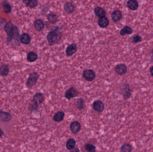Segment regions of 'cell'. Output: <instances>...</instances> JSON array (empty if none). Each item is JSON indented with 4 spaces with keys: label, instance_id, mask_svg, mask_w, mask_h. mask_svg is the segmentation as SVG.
I'll list each match as a JSON object with an SVG mask.
<instances>
[{
    "label": "cell",
    "instance_id": "cell-11",
    "mask_svg": "<svg viewBox=\"0 0 153 152\" xmlns=\"http://www.w3.org/2000/svg\"><path fill=\"white\" fill-rule=\"evenodd\" d=\"M81 124L78 121H74L71 122L70 124V129L71 131L74 134H77L79 132L81 129Z\"/></svg>",
    "mask_w": 153,
    "mask_h": 152
},
{
    "label": "cell",
    "instance_id": "cell-16",
    "mask_svg": "<svg viewBox=\"0 0 153 152\" xmlns=\"http://www.w3.org/2000/svg\"><path fill=\"white\" fill-rule=\"evenodd\" d=\"M65 114L62 111H58L54 115L53 120L56 122L59 123L61 122L65 117Z\"/></svg>",
    "mask_w": 153,
    "mask_h": 152
},
{
    "label": "cell",
    "instance_id": "cell-17",
    "mask_svg": "<svg viewBox=\"0 0 153 152\" xmlns=\"http://www.w3.org/2000/svg\"><path fill=\"white\" fill-rule=\"evenodd\" d=\"M64 10L66 13L70 14L74 11L75 6L74 4L71 2H67L64 5Z\"/></svg>",
    "mask_w": 153,
    "mask_h": 152
},
{
    "label": "cell",
    "instance_id": "cell-18",
    "mask_svg": "<svg viewBox=\"0 0 153 152\" xmlns=\"http://www.w3.org/2000/svg\"><path fill=\"white\" fill-rule=\"evenodd\" d=\"M23 2L27 7L31 9H33L37 7L38 5L37 0H23Z\"/></svg>",
    "mask_w": 153,
    "mask_h": 152
},
{
    "label": "cell",
    "instance_id": "cell-28",
    "mask_svg": "<svg viewBox=\"0 0 153 152\" xmlns=\"http://www.w3.org/2000/svg\"><path fill=\"white\" fill-rule=\"evenodd\" d=\"M133 32V30L131 28L128 26H125L120 31V35L121 36H124L125 35H131Z\"/></svg>",
    "mask_w": 153,
    "mask_h": 152
},
{
    "label": "cell",
    "instance_id": "cell-20",
    "mask_svg": "<svg viewBox=\"0 0 153 152\" xmlns=\"http://www.w3.org/2000/svg\"><path fill=\"white\" fill-rule=\"evenodd\" d=\"M10 71L9 66L6 64H3L0 66V75L5 77L8 75Z\"/></svg>",
    "mask_w": 153,
    "mask_h": 152
},
{
    "label": "cell",
    "instance_id": "cell-19",
    "mask_svg": "<svg viewBox=\"0 0 153 152\" xmlns=\"http://www.w3.org/2000/svg\"><path fill=\"white\" fill-rule=\"evenodd\" d=\"M127 6L131 10H136L138 9L139 5L137 0H129L127 2Z\"/></svg>",
    "mask_w": 153,
    "mask_h": 152
},
{
    "label": "cell",
    "instance_id": "cell-31",
    "mask_svg": "<svg viewBox=\"0 0 153 152\" xmlns=\"http://www.w3.org/2000/svg\"><path fill=\"white\" fill-rule=\"evenodd\" d=\"M142 39L141 37L139 35H135L134 36L133 38V43H139L142 41Z\"/></svg>",
    "mask_w": 153,
    "mask_h": 152
},
{
    "label": "cell",
    "instance_id": "cell-29",
    "mask_svg": "<svg viewBox=\"0 0 153 152\" xmlns=\"http://www.w3.org/2000/svg\"><path fill=\"white\" fill-rule=\"evenodd\" d=\"M2 9L3 11L6 14L11 12V6L10 4L5 1H3L2 2Z\"/></svg>",
    "mask_w": 153,
    "mask_h": 152
},
{
    "label": "cell",
    "instance_id": "cell-25",
    "mask_svg": "<svg viewBox=\"0 0 153 152\" xmlns=\"http://www.w3.org/2000/svg\"><path fill=\"white\" fill-rule=\"evenodd\" d=\"M76 141L73 138H69L66 143V148L69 150H71L75 147Z\"/></svg>",
    "mask_w": 153,
    "mask_h": 152
},
{
    "label": "cell",
    "instance_id": "cell-8",
    "mask_svg": "<svg viewBox=\"0 0 153 152\" xmlns=\"http://www.w3.org/2000/svg\"><path fill=\"white\" fill-rule=\"evenodd\" d=\"M115 73L118 75H124L127 72V67L126 65L124 63H120L115 66L114 68Z\"/></svg>",
    "mask_w": 153,
    "mask_h": 152
},
{
    "label": "cell",
    "instance_id": "cell-24",
    "mask_svg": "<svg viewBox=\"0 0 153 152\" xmlns=\"http://www.w3.org/2000/svg\"><path fill=\"white\" fill-rule=\"evenodd\" d=\"M75 105L76 109L82 110L84 109L85 107V101L82 98H78L75 100Z\"/></svg>",
    "mask_w": 153,
    "mask_h": 152
},
{
    "label": "cell",
    "instance_id": "cell-35",
    "mask_svg": "<svg viewBox=\"0 0 153 152\" xmlns=\"http://www.w3.org/2000/svg\"></svg>",
    "mask_w": 153,
    "mask_h": 152
},
{
    "label": "cell",
    "instance_id": "cell-22",
    "mask_svg": "<svg viewBox=\"0 0 153 152\" xmlns=\"http://www.w3.org/2000/svg\"><path fill=\"white\" fill-rule=\"evenodd\" d=\"M94 12L96 16L100 18L105 17L106 15L105 10L101 7H96L94 9Z\"/></svg>",
    "mask_w": 153,
    "mask_h": 152
},
{
    "label": "cell",
    "instance_id": "cell-7",
    "mask_svg": "<svg viewBox=\"0 0 153 152\" xmlns=\"http://www.w3.org/2000/svg\"><path fill=\"white\" fill-rule=\"evenodd\" d=\"M79 94V92L74 87H71L67 90L65 93V98L68 100H70L72 98L78 96Z\"/></svg>",
    "mask_w": 153,
    "mask_h": 152
},
{
    "label": "cell",
    "instance_id": "cell-12",
    "mask_svg": "<svg viewBox=\"0 0 153 152\" xmlns=\"http://www.w3.org/2000/svg\"><path fill=\"white\" fill-rule=\"evenodd\" d=\"M12 118V115L10 113L0 111V121L3 122L10 121Z\"/></svg>",
    "mask_w": 153,
    "mask_h": 152
},
{
    "label": "cell",
    "instance_id": "cell-23",
    "mask_svg": "<svg viewBox=\"0 0 153 152\" xmlns=\"http://www.w3.org/2000/svg\"><path fill=\"white\" fill-rule=\"evenodd\" d=\"M27 60L30 62H35L38 58L37 54L33 52H30L27 54Z\"/></svg>",
    "mask_w": 153,
    "mask_h": 152
},
{
    "label": "cell",
    "instance_id": "cell-26",
    "mask_svg": "<svg viewBox=\"0 0 153 152\" xmlns=\"http://www.w3.org/2000/svg\"><path fill=\"white\" fill-rule=\"evenodd\" d=\"M57 15L55 13H51L47 16V19L49 22L52 24H54L57 22L58 20Z\"/></svg>",
    "mask_w": 153,
    "mask_h": 152
},
{
    "label": "cell",
    "instance_id": "cell-4",
    "mask_svg": "<svg viewBox=\"0 0 153 152\" xmlns=\"http://www.w3.org/2000/svg\"><path fill=\"white\" fill-rule=\"evenodd\" d=\"M121 94L125 100L130 99L132 94L133 89L130 85L127 83H124L120 88Z\"/></svg>",
    "mask_w": 153,
    "mask_h": 152
},
{
    "label": "cell",
    "instance_id": "cell-1",
    "mask_svg": "<svg viewBox=\"0 0 153 152\" xmlns=\"http://www.w3.org/2000/svg\"><path fill=\"white\" fill-rule=\"evenodd\" d=\"M4 30L7 34V41L8 43L12 41V40L18 41L19 33L17 26L13 25L11 22H9L5 24Z\"/></svg>",
    "mask_w": 153,
    "mask_h": 152
},
{
    "label": "cell",
    "instance_id": "cell-15",
    "mask_svg": "<svg viewBox=\"0 0 153 152\" xmlns=\"http://www.w3.org/2000/svg\"><path fill=\"white\" fill-rule=\"evenodd\" d=\"M19 40L21 43L28 45L31 43V37L27 33H24L20 36Z\"/></svg>",
    "mask_w": 153,
    "mask_h": 152
},
{
    "label": "cell",
    "instance_id": "cell-3",
    "mask_svg": "<svg viewBox=\"0 0 153 152\" xmlns=\"http://www.w3.org/2000/svg\"><path fill=\"white\" fill-rule=\"evenodd\" d=\"M44 95L40 92H37L33 96L32 102L28 105V109L31 112L33 111L37 110L39 106L41 105L44 100Z\"/></svg>",
    "mask_w": 153,
    "mask_h": 152
},
{
    "label": "cell",
    "instance_id": "cell-9",
    "mask_svg": "<svg viewBox=\"0 0 153 152\" xmlns=\"http://www.w3.org/2000/svg\"><path fill=\"white\" fill-rule=\"evenodd\" d=\"M92 107L93 109L98 113H102L105 109V105L100 100H96L94 101Z\"/></svg>",
    "mask_w": 153,
    "mask_h": 152
},
{
    "label": "cell",
    "instance_id": "cell-30",
    "mask_svg": "<svg viewBox=\"0 0 153 152\" xmlns=\"http://www.w3.org/2000/svg\"><path fill=\"white\" fill-rule=\"evenodd\" d=\"M84 148L85 151L88 152H94L96 151V147L95 145L92 144H85L84 145Z\"/></svg>",
    "mask_w": 153,
    "mask_h": 152
},
{
    "label": "cell",
    "instance_id": "cell-5",
    "mask_svg": "<svg viewBox=\"0 0 153 152\" xmlns=\"http://www.w3.org/2000/svg\"><path fill=\"white\" fill-rule=\"evenodd\" d=\"M40 78V75L37 72H33L29 75L27 81L26 85L27 88H31L36 85Z\"/></svg>",
    "mask_w": 153,
    "mask_h": 152
},
{
    "label": "cell",
    "instance_id": "cell-13",
    "mask_svg": "<svg viewBox=\"0 0 153 152\" xmlns=\"http://www.w3.org/2000/svg\"><path fill=\"white\" fill-rule=\"evenodd\" d=\"M111 18L114 22H118L122 18V14L120 10H115L111 14Z\"/></svg>",
    "mask_w": 153,
    "mask_h": 152
},
{
    "label": "cell",
    "instance_id": "cell-32",
    "mask_svg": "<svg viewBox=\"0 0 153 152\" xmlns=\"http://www.w3.org/2000/svg\"><path fill=\"white\" fill-rule=\"evenodd\" d=\"M70 152H79L80 150L78 148H75V147L74 149L72 150H70Z\"/></svg>",
    "mask_w": 153,
    "mask_h": 152
},
{
    "label": "cell",
    "instance_id": "cell-10",
    "mask_svg": "<svg viewBox=\"0 0 153 152\" xmlns=\"http://www.w3.org/2000/svg\"><path fill=\"white\" fill-rule=\"evenodd\" d=\"M78 51V47L76 44L69 45L66 50V54L68 57H71Z\"/></svg>",
    "mask_w": 153,
    "mask_h": 152
},
{
    "label": "cell",
    "instance_id": "cell-2",
    "mask_svg": "<svg viewBox=\"0 0 153 152\" xmlns=\"http://www.w3.org/2000/svg\"><path fill=\"white\" fill-rule=\"evenodd\" d=\"M62 33L60 31V27H53L47 34V39L49 46H53L59 42L61 39Z\"/></svg>",
    "mask_w": 153,
    "mask_h": 152
},
{
    "label": "cell",
    "instance_id": "cell-6",
    "mask_svg": "<svg viewBox=\"0 0 153 152\" xmlns=\"http://www.w3.org/2000/svg\"><path fill=\"white\" fill-rule=\"evenodd\" d=\"M83 77L85 80L92 82L96 78V72L91 69H85L83 71Z\"/></svg>",
    "mask_w": 153,
    "mask_h": 152
},
{
    "label": "cell",
    "instance_id": "cell-34",
    "mask_svg": "<svg viewBox=\"0 0 153 152\" xmlns=\"http://www.w3.org/2000/svg\"><path fill=\"white\" fill-rule=\"evenodd\" d=\"M4 134V132L2 130L0 129V137H2Z\"/></svg>",
    "mask_w": 153,
    "mask_h": 152
},
{
    "label": "cell",
    "instance_id": "cell-33",
    "mask_svg": "<svg viewBox=\"0 0 153 152\" xmlns=\"http://www.w3.org/2000/svg\"><path fill=\"white\" fill-rule=\"evenodd\" d=\"M150 72L151 76L153 77V66L150 67Z\"/></svg>",
    "mask_w": 153,
    "mask_h": 152
},
{
    "label": "cell",
    "instance_id": "cell-21",
    "mask_svg": "<svg viewBox=\"0 0 153 152\" xmlns=\"http://www.w3.org/2000/svg\"><path fill=\"white\" fill-rule=\"evenodd\" d=\"M109 24V21L107 18L106 17H102L100 18L98 20V25L100 27L102 28H105Z\"/></svg>",
    "mask_w": 153,
    "mask_h": 152
},
{
    "label": "cell",
    "instance_id": "cell-14",
    "mask_svg": "<svg viewBox=\"0 0 153 152\" xmlns=\"http://www.w3.org/2000/svg\"><path fill=\"white\" fill-rule=\"evenodd\" d=\"M35 30L38 32H40L44 29V23L41 19H37L35 21L34 23Z\"/></svg>",
    "mask_w": 153,
    "mask_h": 152
},
{
    "label": "cell",
    "instance_id": "cell-27",
    "mask_svg": "<svg viewBox=\"0 0 153 152\" xmlns=\"http://www.w3.org/2000/svg\"><path fill=\"white\" fill-rule=\"evenodd\" d=\"M133 150V147L129 143H125L120 147V151L122 152H131Z\"/></svg>",
    "mask_w": 153,
    "mask_h": 152
}]
</instances>
